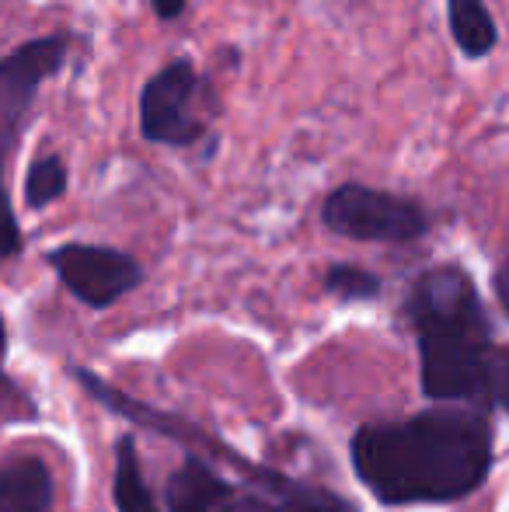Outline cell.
I'll use <instances>...</instances> for the list:
<instances>
[{"instance_id": "obj_1", "label": "cell", "mask_w": 509, "mask_h": 512, "mask_svg": "<svg viewBox=\"0 0 509 512\" xmlns=\"http://www.w3.org/2000/svg\"><path fill=\"white\" fill-rule=\"evenodd\" d=\"M353 471L384 506L461 502L492 471V425L475 408H433L401 422L360 425Z\"/></svg>"}, {"instance_id": "obj_2", "label": "cell", "mask_w": 509, "mask_h": 512, "mask_svg": "<svg viewBox=\"0 0 509 512\" xmlns=\"http://www.w3.org/2000/svg\"><path fill=\"white\" fill-rule=\"evenodd\" d=\"M405 317L419 338L422 394L429 401H482L492 359V328L471 276L436 265L412 279Z\"/></svg>"}, {"instance_id": "obj_3", "label": "cell", "mask_w": 509, "mask_h": 512, "mask_svg": "<svg viewBox=\"0 0 509 512\" xmlns=\"http://www.w3.org/2000/svg\"><path fill=\"white\" fill-rule=\"evenodd\" d=\"M70 49H74L70 32H46L0 56V262L14 258L25 244L18 213L7 196V161L21 147L42 84L67 67Z\"/></svg>"}, {"instance_id": "obj_4", "label": "cell", "mask_w": 509, "mask_h": 512, "mask_svg": "<svg viewBox=\"0 0 509 512\" xmlns=\"http://www.w3.org/2000/svg\"><path fill=\"white\" fill-rule=\"evenodd\" d=\"M321 223L332 234L370 244H408L429 230V216L415 199L346 182L321 203Z\"/></svg>"}, {"instance_id": "obj_5", "label": "cell", "mask_w": 509, "mask_h": 512, "mask_svg": "<svg viewBox=\"0 0 509 512\" xmlns=\"http://www.w3.org/2000/svg\"><path fill=\"white\" fill-rule=\"evenodd\" d=\"M203 98V77L196 63L178 56L168 60L140 88V136L157 147L189 150L206 136V119L196 112Z\"/></svg>"}, {"instance_id": "obj_6", "label": "cell", "mask_w": 509, "mask_h": 512, "mask_svg": "<svg viewBox=\"0 0 509 512\" xmlns=\"http://www.w3.org/2000/svg\"><path fill=\"white\" fill-rule=\"evenodd\" d=\"M46 262L60 276V283L91 310L112 307L143 283V265L126 251L105 244H60L46 251Z\"/></svg>"}, {"instance_id": "obj_7", "label": "cell", "mask_w": 509, "mask_h": 512, "mask_svg": "<svg viewBox=\"0 0 509 512\" xmlns=\"http://www.w3.org/2000/svg\"><path fill=\"white\" fill-rule=\"evenodd\" d=\"M234 488L227 478H220L206 460L189 457L164 488V509L168 512H220L231 502Z\"/></svg>"}, {"instance_id": "obj_8", "label": "cell", "mask_w": 509, "mask_h": 512, "mask_svg": "<svg viewBox=\"0 0 509 512\" xmlns=\"http://www.w3.org/2000/svg\"><path fill=\"white\" fill-rule=\"evenodd\" d=\"M53 474L42 460H18L0 467V512H49Z\"/></svg>"}, {"instance_id": "obj_9", "label": "cell", "mask_w": 509, "mask_h": 512, "mask_svg": "<svg viewBox=\"0 0 509 512\" xmlns=\"http://www.w3.org/2000/svg\"><path fill=\"white\" fill-rule=\"evenodd\" d=\"M447 4V28L464 60H485L499 46V28L485 0H443Z\"/></svg>"}, {"instance_id": "obj_10", "label": "cell", "mask_w": 509, "mask_h": 512, "mask_svg": "<svg viewBox=\"0 0 509 512\" xmlns=\"http://www.w3.org/2000/svg\"><path fill=\"white\" fill-rule=\"evenodd\" d=\"M112 499L119 512H157L154 495L147 488L140 467V453H136V439L123 436L116 446V481H112Z\"/></svg>"}, {"instance_id": "obj_11", "label": "cell", "mask_w": 509, "mask_h": 512, "mask_svg": "<svg viewBox=\"0 0 509 512\" xmlns=\"http://www.w3.org/2000/svg\"><path fill=\"white\" fill-rule=\"evenodd\" d=\"M67 185H70V175H67V164H63L60 154H42L28 164L25 171V182H21V196H25V206L28 209H49L56 199L67 196Z\"/></svg>"}, {"instance_id": "obj_12", "label": "cell", "mask_w": 509, "mask_h": 512, "mask_svg": "<svg viewBox=\"0 0 509 512\" xmlns=\"http://www.w3.org/2000/svg\"><path fill=\"white\" fill-rule=\"evenodd\" d=\"M321 286H325V293H332V297H339V300H377L384 290L381 276H374L370 269H360V265H346V262L328 265Z\"/></svg>"}, {"instance_id": "obj_13", "label": "cell", "mask_w": 509, "mask_h": 512, "mask_svg": "<svg viewBox=\"0 0 509 512\" xmlns=\"http://www.w3.org/2000/svg\"><path fill=\"white\" fill-rule=\"evenodd\" d=\"M272 512H356V509L346 499H339L335 492H328V488L290 481L279 492V502L272 506Z\"/></svg>"}, {"instance_id": "obj_14", "label": "cell", "mask_w": 509, "mask_h": 512, "mask_svg": "<svg viewBox=\"0 0 509 512\" xmlns=\"http://www.w3.org/2000/svg\"><path fill=\"white\" fill-rule=\"evenodd\" d=\"M7 356V328H4V317H0V363ZM35 418V405L21 387H14L7 380L4 366H0V422H28Z\"/></svg>"}, {"instance_id": "obj_15", "label": "cell", "mask_w": 509, "mask_h": 512, "mask_svg": "<svg viewBox=\"0 0 509 512\" xmlns=\"http://www.w3.org/2000/svg\"><path fill=\"white\" fill-rule=\"evenodd\" d=\"M485 405H499L509 411V345L492 349L489 359V380H485Z\"/></svg>"}, {"instance_id": "obj_16", "label": "cell", "mask_w": 509, "mask_h": 512, "mask_svg": "<svg viewBox=\"0 0 509 512\" xmlns=\"http://www.w3.org/2000/svg\"><path fill=\"white\" fill-rule=\"evenodd\" d=\"M220 512H272V502H265L262 495H231Z\"/></svg>"}, {"instance_id": "obj_17", "label": "cell", "mask_w": 509, "mask_h": 512, "mask_svg": "<svg viewBox=\"0 0 509 512\" xmlns=\"http://www.w3.org/2000/svg\"><path fill=\"white\" fill-rule=\"evenodd\" d=\"M492 293H496L499 307L509 314V258H506V262H499L496 272H492Z\"/></svg>"}, {"instance_id": "obj_18", "label": "cell", "mask_w": 509, "mask_h": 512, "mask_svg": "<svg viewBox=\"0 0 509 512\" xmlns=\"http://www.w3.org/2000/svg\"><path fill=\"white\" fill-rule=\"evenodd\" d=\"M150 7H154V14L161 21H178L185 14V7H189V0H150Z\"/></svg>"}]
</instances>
